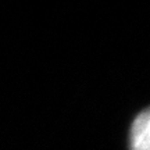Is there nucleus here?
Returning <instances> with one entry per match:
<instances>
[{"label":"nucleus","mask_w":150,"mask_h":150,"mask_svg":"<svg viewBox=\"0 0 150 150\" xmlns=\"http://www.w3.org/2000/svg\"><path fill=\"white\" fill-rule=\"evenodd\" d=\"M131 150H150V108L140 112L132 124Z\"/></svg>","instance_id":"1"}]
</instances>
